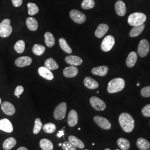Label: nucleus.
I'll return each instance as SVG.
<instances>
[{
	"instance_id": "c85d7f7f",
	"label": "nucleus",
	"mask_w": 150,
	"mask_h": 150,
	"mask_svg": "<svg viewBox=\"0 0 150 150\" xmlns=\"http://www.w3.org/2000/svg\"><path fill=\"white\" fill-rule=\"evenodd\" d=\"M45 67L50 70H54L58 69L59 64L52 58H49L46 60L45 62Z\"/></svg>"
},
{
	"instance_id": "6ab92c4d",
	"label": "nucleus",
	"mask_w": 150,
	"mask_h": 150,
	"mask_svg": "<svg viewBox=\"0 0 150 150\" xmlns=\"http://www.w3.org/2000/svg\"><path fill=\"white\" fill-rule=\"evenodd\" d=\"M115 11L118 16H123L126 12V5L123 1L119 0L115 4Z\"/></svg>"
},
{
	"instance_id": "f03ea898",
	"label": "nucleus",
	"mask_w": 150,
	"mask_h": 150,
	"mask_svg": "<svg viewBox=\"0 0 150 150\" xmlns=\"http://www.w3.org/2000/svg\"><path fill=\"white\" fill-rule=\"evenodd\" d=\"M125 86V81L123 79L116 78L109 82L107 87V91L110 93H116L122 91Z\"/></svg>"
},
{
	"instance_id": "09e8293b",
	"label": "nucleus",
	"mask_w": 150,
	"mask_h": 150,
	"mask_svg": "<svg viewBox=\"0 0 150 150\" xmlns=\"http://www.w3.org/2000/svg\"><path fill=\"white\" fill-rule=\"evenodd\" d=\"M1 98H0V105H1Z\"/></svg>"
},
{
	"instance_id": "7c9ffc66",
	"label": "nucleus",
	"mask_w": 150,
	"mask_h": 150,
	"mask_svg": "<svg viewBox=\"0 0 150 150\" xmlns=\"http://www.w3.org/2000/svg\"><path fill=\"white\" fill-rule=\"evenodd\" d=\"M117 144L118 147L122 150H128L130 147V143L128 139L120 138L117 139Z\"/></svg>"
},
{
	"instance_id": "b1692460",
	"label": "nucleus",
	"mask_w": 150,
	"mask_h": 150,
	"mask_svg": "<svg viewBox=\"0 0 150 150\" xmlns=\"http://www.w3.org/2000/svg\"><path fill=\"white\" fill-rule=\"evenodd\" d=\"M137 56L136 52L132 51L130 52L126 59V64L127 67L131 68L134 67L136 62H137Z\"/></svg>"
},
{
	"instance_id": "cd10ccee",
	"label": "nucleus",
	"mask_w": 150,
	"mask_h": 150,
	"mask_svg": "<svg viewBox=\"0 0 150 150\" xmlns=\"http://www.w3.org/2000/svg\"><path fill=\"white\" fill-rule=\"evenodd\" d=\"M145 27V25L144 23L137 26H134L132 28V30L129 32V36L131 38H134L139 36L144 31Z\"/></svg>"
},
{
	"instance_id": "603ef678",
	"label": "nucleus",
	"mask_w": 150,
	"mask_h": 150,
	"mask_svg": "<svg viewBox=\"0 0 150 150\" xmlns=\"http://www.w3.org/2000/svg\"></svg>"
},
{
	"instance_id": "bb28decb",
	"label": "nucleus",
	"mask_w": 150,
	"mask_h": 150,
	"mask_svg": "<svg viewBox=\"0 0 150 150\" xmlns=\"http://www.w3.org/2000/svg\"><path fill=\"white\" fill-rule=\"evenodd\" d=\"M45 43L48 47H52L55 43L54 36L51 32H47L45 34Z\"/></svg>"
},
{
	"instance_id": "f704fd0d",
	"label": "nucleus",
	"mask_w": 150,
	"mask_h": 150,
	"mask_svg": "<svg viewBox=\"0 0 150 150\" xmlns=\"http://www.w3.org/2000/svg\"><path fill=\"white\" fill-rule=\"evenodd\" d=\"M14 49L18 54H22L23 52L25 49V42L23 40L18 41L14 46Z\"/></svg>"
},
{
	"instance_id": "2eb2a0df",
	"label": "nucleus",
	"mask_w": 150,
	"mask_h": 150,
	"mask_svg": "<svg viewBox=\"0 0 150 150\" xmlns=\"http://www.w3.org/2000/svg\"><path fill=\"white\" fill-rule=\"evenodd\" d=\"M79 70L74 66L67 67L63 71V74L66 77L72 78L76 76L78 74Z\"/></svg>"
},
{
	"instance_id": "39448f33",
	"label": "nucleus",
	"mask_w": 150,
	"mask_h": 150,
	"mask_svg": "<svg viewBox=\"0 0 150 150\" xmlns=\"http://www.w3.org/2000/svg\"><path fill=\"white\" fill-rule=\"evenodd\" d=\"M67 111V104L66 102H61L55 108L54 112V118L57 120H61L65 117Z\"/></svg>"
},
{
	"instance_id": "9d476101",
	"label": "nucleus",
	"mask_w": 150,
	"mask_h": 150,
	"mask_svg": "<svg viewBox=\"0 0 150 150\" xmlns=\"http://www.w3.org/2000/svg\"><path fill=\"white\" fill-rule=\"evenodd\" d=\"M94 121L102 129H110L111 127V124L107 118L99 116H96L93 118Z\"/></svg>"
},
{
	"instance_id": "de8ad7c7",
	"label": "nucleus",
	"mask_w": 150,
	"mask_h": 150,
	"mask_svg": "<svg viewBox=\"0 0 150 150\" xmlns=\"http://www.w3.org/2000/svg\"><path fill=\"white\" fill-rule=\"evenodd\" d=\"M110 150V149H105V150Z\"/></svg>"
},
{
	"instance_id": "2f4dec72",
	"label": "nucleus",
	"mask_w": 150,
	"mask_h": 150,
	"mask_svg": "<svg viewBox=\"0 0 150 150\" xmlns=\"http://www.w3.org/2000/svg\"><path fill=\"white\" fill-rule=\"evenodd\" d=\"M59 43L60 47L65 52L69 54H71L72 52V49L69 46V45L67 44L64 38H59Z\"/></svg>"
},
{
	"instance_id": "f3484780",
	"label": "nucleus",
	"mask_w": 150,
	"mask_h": 150,
	"mask_svg": "<svg viewBox=\"0 0 150 150\" xmlns=\"http://www.w3.org/2000/svg\"><path fill=\"white\" fill-rule=\"evenodd\" d=\"M67 122L69 125L71 127L75 126L77 123L78 115L77 112L74 110H71L69 113L67 117Z\"/></svg>"
},
{
	"instance_id": "ddd939ff",
	"label": "nucleus",
	"mask_w": 150,
	"mask_h": 150,
	"mask_svg": "<svg viewBox=\"0 0 150 150\" xmlns=\"http://www.w3.org/2000/svg\"><path fill=\"white\" fill-rule=\"evenodd\" d=\"M32 59L28 56H22L20 57L15 60V64L17 67H23L29 66L32 63Z\"/></svg>"
},
{
	"instance_id": "473e14b6",
	"label": "nucleus",
	"mask_w": 150,
	"mask_h": 150,
	"mask_svg": "<svg viewBox=\"0 0 150 150\" xmlns=\"http://www.w3.org/2000/svg\"><path fill=\"white\" fill-rule=\"evenodd\" d=\"M45 47L42 45L35 44L32 48V52L36 56H41L45 52Z\"/></svg>"
},
{
	"instance_id": "79ce46f5",
	"label": "nucleus",
	"mask_w": 150,
	"mask_h": 150,
	"mask_svg": "<svg viewBox=\"0 0 150 150\" xmlns=\"http://www.w3.org/2000/svg\"><path fill=\"white\" fill-rule=\"evenodd\" d=\"M23 91H24V88H23V86H18L16 87V89H15L14 94H15V95L16 96H20L23 93Z\"/></svg>"
},
{
	"instance_id": "aec40b11",
	"label": "nucleus",
	"mask_w": 150,
	"mask_h": 150,
	"mask_svg": "<svg viewBox=\"0 0 150 150\" xmlns=\"http://www.w3.org/2000/svg\"><path fill=\"white\" fill-rule=\"evenodd\" d=\"M108 71V68L106 66H102L93 68L91 72L92 74L100 76H105L107 75Z\"/></svg>"
},
{
	"instance_id": "6e6552de",
	"label": "nucleus",
	"mask_w": 150,
	"mask_h": 150,
	"mask_svg": "<svg viewBox=\"0 0 150 150\" xmlns=\"http://www.w3.org/2000/svg\"><path fill=\"white\" fill-rule=\"evenodd\" d=\"M70 16L74 21L79 24H82L86 21V16L77 10H71L70 12Z\"/></svg>"
},
{
	"instance_id": "4c0bfd02",
	"label": "nucleus",
	"mask_w": 150,
	"mask_h": 150,
	"mask_svg": "<svg viewBox=\"0 0 150 150\" xmlns=\"http://www.w3.org/2000/svg\"><path fill=\"white\" fill-rule=\"evenodd\" d=\"M42 127V123L41 121V119L37 118L35 121V125L33 127V132L34 134H38Z\"/></svg>"
},
{
	"instance_id": "9b49d317",
	"label": "nucleus",
	"mask_w": 150,
	"mask_h": 150,
	"mask_svg": "<svg viewBox=\"0 0 150 150\" xmlns=\"http://www.w3.org/2000/svg\"><path fill=\"white\" fill-rule=\"evenodd\" d=\"M0 129L6 132L11 133L13 130V127L10 120L7 118H3L0 120Z\"/></svg>"
},
{
	"instance_id": "72a5a7b5",
	"label": "nucleus",
	"mask_w": 150,
	"mask_h": 150,
	"mask_svg": "<svg viewBox=\"0 0 150 150\" xmlns=\"http://www.w3.org/2000/svg\"><path fill=\"white\" fill-rule=\"evenodd\" d=\"M27 7H28V13L31 16H33L37 14L39 11V8L38 6L33 3H31V2L28 3Z\"/></svg>"
},
{
	"instance_id": "a18cd8bd",
	"label": "nucleus",
	"mask_w": 150,
	"mask_h": 150,
	"mask_svg": "<svg viewBox=\"0 0 150 150\" xmlns=\"http://www.w3.org/2000/svg\"><path fill=\"white\" fill-rule=\"evenodd\" d=\"M17 150H28L27 148L25 147H19Z\"/></svg>"
},
{
	"instance_id": "4468645a",
	"label": "nucleus",
	"mask_w": 150,
	"mask_h": 150,
	"mask_svg": "<svg viewBox=\"0 0 150 150\" xmlns=\"http://www.w3.org/2000/svg\"><path fill=\"white\" fill-rule=\"evenodd\" d=\"M38 72L41 77L47 80H52L54 79V75L51 70L47 69L45 67H40L38 69Z\"/></svg>"
},
{
	"instance_id": "8fccbe9b",
	"label": "nucleus",
	"mask_w": 150,
	"mask_h": 150,
	"mask_svg": "<svg viewBox=\"0 0 150 150\" xmlns=\"http://www.w3.org/2000/svg\"><path fill=\"white\" fill-rule=\"evenodd\" d=\"M137 86H139V83H137Z\"/></svg>"
},
{
	"instance_id": "c03bdc74",
	"label": "nucleus",
	"mask_w": 150,
	"mask_h": 150,
	"mask_svg": "<svg viewBox=\"0 0 150 150\" xmlns=\"http://www.w3.org/2000/svg\"><path fill=\"white\" fill-rule=\"evenodd\" d=\"M64 131L62 129V130H61V131H59V132H58V134H57V136L59 138V137H62V136H64Z\"/></svg>"
},
{
	"instance_id": "20e7f679",
	"label": "nucleus",
	"mask_w": 150,
	"mask_h": 150,
	"mask_svg": "<svg viewBox=\"0 0 150 150\" xmlns=\"http://www.w3.org/2000/svg\"><path fill=\"white\" fill-rule=\"evenodd\" d=\"M11 21L9 19H5L0 23V37L7 38L12 32Z\"/></svg>"
},
{
	"instance_id": "1a4fd4ad",
	"label": "nucleus",
	"mask_w": 150,
	"mask_h": 150,
	"mask_svg": "<svg viewBox=\"0 0 150 150\" xmlns=\"http://www.w3.org/2000/svg\"><path fill=\"white\" fill-rule=\"evenodd\" d=\"M150 51V45L147 40L144 39L139 42L138 47V54L142 57L146 56Z\"/></svg>"
},
{
	"instance_id": "393cba45",
	"label": "nucleus",
	"mask_w": 150,
	"mask_h": 150,
	"mask_svg": "<svg viewBox=\"0 0 150 150\" xmlns=\"http://www.w3.org/2000/svg\"><path fill=\"white\" fill-rule=\"evenodd\" d=\"M68 139L70 143L74 146H75L76 147H78L81 149H82L85 147V145L81 139L76 137V136H72V135L70 136L68 138Z\"/></svg>"
},
{
	"instance_id": "3c124183",
	"label": "nucleus",
	"mask_w": 150,
	"mask_h": 150,
	"mask_svg": "<svg viewBox=\"0 0 150 150\" xmlns=\"http://www.w3.org/2000/svg\"><path fill=\"white\" fill-rule=\"evenodd\" d=\"M116 150H118V149H116Z\"/></svg>"
},
{
	"instance_id": "7ed1b4c3",
	"label": "nucleus",
	"mask_w": 150,
	"mask_h": 150,
	"mask_svg": "<svg viewBox=\"0 0 150 150\" xmlns=\"http://www.w3.org/2000/svg\"><path fill=\"white\" fill-rule=\"evenodd\" d=\"M146 16L141 12H134L131 14L128 18V23L132 26H137L144 24L146 20Z\"/></svg>"
},
{
	"instance_id": "f8f14e48",
	"label": "nucleus",
	"mask_w": 150,
	"mask_h": 150,
	"mask_svg": "<svg viewBox=\"0 0 150 150\" xmlns=\"http://www.w3.org/2000/svg\"><path fill=\"white\" fill-rule=\"evenodd\" d=\"M1 109L6 115L9 116H12L14 115L16 111V109L14 106L10 102L7 101L4 102L2 103Z\"/></svg>"
},
{
	"instance_id": "a878e982",
	"label": "nucleus",
	"mask_w": 150,
	"mask_h": 150,
	"mask_svg": "<svg viewBox=\"0 0 150 150\" xmlns=\"http://www.w3.org/2000/svg\"><path fill=\"white\" fill-rule=\"evenodd\" d=\"M40 146L42 150H53L54 145L51 141L47 139H41Z\"/></svg>"
},
{
	"instance_id": "c756f323",
	"label": "nucleus",
	"mask_w": 150,
	"mask_h": 150,
	"mask_svg": "<svg viewBox=\"0 0 150 150\" xmlns=\"http://www.w3.org/2000/svg\"><path fill=\"white\" fill-rule=\"evenodd\" d=\"M16 140L13 137H10L6 139L3 144V148L4 150H10L16 145Z\"/></svg>"
},
{
	"instance_id": "ea45409f",
	"label": "nucleus",
	"mask_w": 150,
	"mask_h": 150,
	"mask_svg": "<svg viewBox=\"0 0 150 150\" xmlns=\"http://www.w3.org/2000/svg\"><path fill=\"white\" fill-rule=\"evenodd\" d=\"M141 95L144 97H150V86H146L144 87L141 90Z\"/></svg>"
},
{
	"instance_id": "dca6fc26",
	"label": "nucleus",
	"mask_w": 150,
	"mask_h": 150,
	"mask_svg": "<svg viewBox=\"0 0 150 150\" xmlns=\"http://www.w3.org/2000/svg\"><path fill=\"white\" fill-rule=\"evenodd\" d=\"M65 61L68 64L71 66H80L82 64V59L80 57L74 55H70L66 57Z\"/></svg>"
},
{
	"instance_id": "4be33fe9",
	"label": "nucleus",
	"mask_w": 150,
	"mask_h": 150,
	"mask_svg": "<svg viewBox=\"0 0 150 150\" xmlns=\"http://www.w3.org/2000/svg\"><path fill=\"white\" fill-rule=\"evenodd\" d=\"M136 145L140 150H149L150 149V143L147 139L140 137L136 141Z\"/></svg>"
},
{
	"instance_id": "a211bd4d",
	"label": "nucleus",
	"mask_w": 150,
	"mask_h": 150,
	"mask_svg": "<svg viewBox=\"0 0 150 150\" xmlns=\"http://www.w3.org/2000/svg\"><path fill=\"white\" fill-rule=\"evenodd\" d=\"M83 83L85 86L88 89L94 90L96 89L99 86L98 83L90 77H86L83 80Z\"/></svg>"
},
{
	"instance_id": "412c9836",
	"label": "nucleus",
	"mask_w": 150,
	"mask_h": 150,
	"mask_svg": "<svg viewBox=\"0 0 150 150\" xmlns=\"http://www.w3.org/2000/svg\"><path fill=\"white\" fill-rule=\"evenodd\" d=\"M108 26L106 24L101 23L99 25L95 33V36L97 38H102L107 33V31H108Z\"/></svg>"
},
{
	"instance_id": "f257e3e1",
	"label": "nucleus",
	"mask_w": 150,
	"mask_h": 150,
	"mask_svg": "<svg viewBox=\"0 0 150 150\" xmlns=\"http://www.w3.org/2000/svg\"><path fill=\"white\" fill-rule=\"evenodd\" d=\"M119 123L122 129L126 132H131L134 127V121L128 113H122L118 118Z\"/></svg>"
},
{
	"instance_id": "0eeeda50",
	"label": "nucleus",
	"mask_w": 150,
	"mask_h": 150,
	"mask_svg": "<svg viewBox=\"0 0 150 150\" xmlns=\"http://www.w3.org/2000/svg\"><path fill=\"white\" fill-rule=\"evenodd\" d=\"M90 102L92 107L97 111H103L106 107L105 102L96 96L91 97Z\"/></svg>"
},
{
	"instance_id": "e433bc0d",
	"label": "nucleus",
	"mask_w": 150,
	"mask_h": 150,
	"mask_svg": "<svg viewBox=\"0 0 150 150\" xmlns=\"http://www.w3.org/2000/svg\"><path fill=\"white\" fill-rule=\"evenodd\" d=\"M94 0H83L82 2L81 7L84 10H89L95 6Z\"/></svg>"
},
{
	"instance_id": "58836bf2",
	"label": "nucleus",
	"mask_w": 150,
	"mask_h": 150,
	"mask_svg": "<svg viewBox=\"0 0 150 150\" xmlns=\"http://www.w3.org/2000/svg\"><path fill=\"white\" fill-rule=\"evenodd\" d=\"M62 147L64 150H76V147L69 141H64L62 144Z\"/></svg>"
},
{
	"instance_id": "423d86ee",
	"label": "nucleus",
	"mask_w": 150,
	"mask_h": 150,
	"mask_svg": "<svg viewBox=\"0 0 150 150\" xmlns=\"http://www.w3.org/2000/svg\"><path fill=\"white\" fill-rule=\"evenodd\" d=\"M115 43V40L112 36H107L102 41L101 46V50L104 52H108L112 48Z\"/></svg>"
},
{
	"instance_id": "a19ab883",
	"label": "nucleus",
	"mask_w": 150,
	"mask_h": 150,
	"mask_svg": "<svg viewBox=\"0 0 150 150\" xmlns=\"http://www.w3.org/2000/svg\"><path fill=\"white\" fill-rule=\"evenodd\" d=\"M142 115L146 117H150V104L146 105L145 107L142 109Z\"/></svg>"
},
{
	"instance_id": "49530a36",
	"label": "nucleus",
	"mask_w": 150,
	"mask_h": 150,
	"mask_svg": "<svg viewBox=\"0 0 150 150\" xmlns=\"http://www.w3.org/2000/svg\"><path fill=\"white\" fill-rule=\"evenodd\" d=\"M62 144H61V143H60V144H59V146H62Z\"/></svg>"
},
{
	"instance_id": "37998d69",
	"label": "nucleus",
	"mask_w": 150,
	"mask_h": 150,
	"mask_svg": "<svg viewBox=\"0 0 150 150\" xmlns=\"http://www.w3.org/2000/svg\"><path fill=\"white\" fill-rule=\"evenodd\" d=\"M12 4L15 7H18L21 6L23 2V0H12Z\"/></svg>"
},
{
	"instance_id": "c9c22d12",
	"label": "nucleus",
	"mask_w": 150,
	"mask_h": 150,
	"mask_svg": "<svg viewBox=\"0 0 150 150\" xmlns=\"http://www.w3.org/2000/svg\"><path fill=\"white\" fill-rule=\"evenodd\" d=\"M43 129L46 133L52 134L56 131V126L54 123L50 122L43 125Z\"/></svg>"
},
{
	"instance_id": "5701e85b",
	"label": "nucleus",
	"mask_w": 150,
	"mask_h": 150,
	"mask_svg": "<svg viewBox=\"0 0 150 150\" xmlns=\"http://www.w3.org/2000/svg\"><path fill=\"white\" fill-rule=\"evenodd\" d=\"M26 23L28 28L31 31H35L38 29V21L33 17H30L27 18V20L26 21Z\"/></svg>"
}]
</instances>
